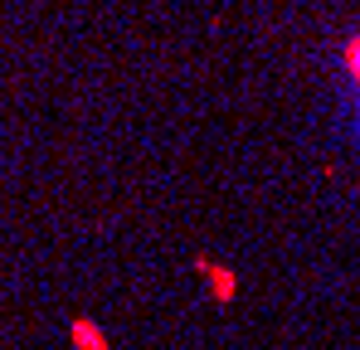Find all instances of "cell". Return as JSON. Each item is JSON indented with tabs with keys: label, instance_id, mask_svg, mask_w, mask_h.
Returning a JSON list of instances; mask_svg holds the SVG:
<instances>
[{
	"label": "cell",
	"instance_id": "1",
	"mask_svg": "<svg viewBox=\"0 0 360 350\" xmlns=\"http://www.w3.org/2000/svg\"><path fill=\"white\" fill-rule=\"evenodd\" d=\"M351 68H356V78H360V39H356V49H351Z\"/></svg>",
	"mask_w": 360,
	"mask_h": 350
}]
</instances>
